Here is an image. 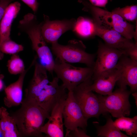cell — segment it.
<instances>
[{
    "instance_id": "6da1fadb",
    "label": "cell",
    "mask_w": 137,
    "mask_h": 137,
    "mask_svg": "<svg viewBox=\"0 0 137 137\" xmlns=\"http://www.w3.org/2000/svg\"><path fill=\"white\" fill-rule=\"evenodd\" d=\"M20 108L11 116L14 119L20 137H43L40 131L50 113L38 105L23 100Z\"/></svg>"
},
{
    "instance_id": "7a4b0ae2",
    "label": "cell",
    "mask_w": 137,
    "mask_h": 137,
    "mask_svg": "<svg viewBox=\"0 0 137 137\" xmlns=\"http://www.w3.org/2000/svg\"><path fill=\"white\" fill-rule=\"evenodd\" d=\"M42 22L39 23L34 14L29 13L19 22L18 27L28 35L33 49L36 52L40 63L47 71L53 74L55 64L53 53L42 36Z\"/></svg>"
},
{
    "instance_id": "3957f363",
    "label": "cell",
    "mask_w": 137,
    "mask_h": 137,
    "mask_svg": "<svg viewBox=\"0 0 137 137\" xmlns=\"http://www.w3.org/2000/svg\"><path fill=\"white\" fill-rule=\"evenodd\" d=\"M84 9L90 12L93 16V20L97 24L114 30L125 38L137 41V33L135 27L124 19L119 15L94 6L86 1L82 3Z\"/></svg>"
},
{
    "instance_id": "277c9868",
    "label": "cell",
    "mask_w": 137,
    "mask_h": 137,
    "mask_svg": "<svg viewBox=\"0 0 137 137\" xmlns=\"http://www.w3.org/2000/svg\"><path fill=\"white\" fill-rule=\"evenodd\" d=\"M51 45L53 54L59 60L67 63H83L87 66L93 67L95 55L87 52L86 47L81 41L71 40L66 45L60 44L58 42Z\"/></svg>"
},
{
    "instance_id": "5b68a950",
    "label": "cell",
    "mask_w": 137,
    "mask_h": 137,
    "mask_svg": "<svg viewBox=\"0 0 137 137\" xmlns=\"http://www.w3.org/2000/svg\"><path fill=\"white\" fill-rule=\"evenodd\" d=\"M54 72L68 91H72L81 83L92 78L93 67H75L56 58Z\"/></svg>"
},
{
    "instance_id": "8992f818",
    "label": "cell",
    "mask_w": 137,
    "mask_h": 137,
    "mask_svg": "<svg viewBox=\"0 0 137 137\" xmlns=\"http://www.w3.org/2000/svg\"><path fill=\"white\" fill-rule=\"evenodd\" d=\"M92 78L81 83L72 91L73 96L81 108L87 120L89 118H99L100 115H105L97 95L89 88Z\"/></svg>"
},
{
    "instance_id": "52a82bcc",
    "label": "cell",
    "mask_w": 137,
    "mask_h": 137,
    "mask_svg": "<svg viewBox=\"0 0 137 137\" xmlns=\"http://www.w3.org/2000/svg\"><path fill=\"white\" fill-rule=\"evenodd\" d=\"M131 93L127 88L119 87L110 95L97 96L106 114L109 113L113 117L118 118L130 115L129 97Z\"/></svg>"
},
{
    "instance_id": "ba28073f",
    "label": "cell",
    "mask_w": 137,
    "mask_h": 137,
    "mask_svg": "<svg viewBox=\"0 0 137 137\" xmlns=\"http://www.w3.org/2000/svg\"><path fill=\"white\" fill-rule=\"evenodd\" d=\"M123 54L125 55V51L110 47L99 41L97 58L93 67L92 80L112 72Z\"/></svg>"
},
{
    "instance_id": "9c48e42d",
    "label": "cell",
    "mask_w": 137,
    "mask_h": 137,
    "mask_svg": "<svg viewBox=\"0 0 137 137\" xmlns=\"http://www.w3.org/2000/svg\"><path fill=\"white\" fill-rule=\"evenodd\" d=\"M68 91L62 112L65 135L78 128L86 131L88 120L74 98L72 91Z\"/></svg>"
},
{
    "instance_id": "30bf717a",
    "label": "cell",
    "mask_w": 137,
    "mask_h": 137,
    "mask_svg": "<svg viewBox=\"0 0 137 137\" xmlns=\"http://www.w3.org/2000/svg\"><path fill=\"white\" fill-rule=\"evenodd\" d=\"M41 32L46 42L51 44L58 42V39L65 32L73 30L76 20L74 19L51 21L49 17L44 15Z\"/></svg>"
},
{
    "instance_id": "8fae6325",
    "label": "cell",
    "mask_w": 137,
    "mask_h": 137,
    "mask_svg": "<svg viewBox=\"0 0 137 137\" xmlns=\"http://www.w3.org/2000/svg\"><path fill=\"white\" fill-rule=\"evenodd\" d=\"M94 22L95 36L102 39L107 46L124 51L125 54L126 52L133 47L137 42H134L132 40L125 38L114 30L100 26Z\"/></svg>"
},
{
    "instance_id": "7c38bea8",
    "label": "cell",
    "mask_w": 137,
    "mask_h": 137,
    "mask_svg": "<svg viewBox=\"0 0 137 137\" xmlns=\"http://www.w3.org/2000/svg\"><path fill=\"white\" fill-rule=\"evenodd\" d=\"M117 63L121 69L120 77L117 82L119 87L126 88L128 85L131 93L137 92V61L123 54Z\"/></svg>"
},
{
    "instance_id": "4fadbf2b",
    "label": "cell",
    "mask_w": 137,
    "mask_h": 137,
    "mask_svg": "<svg viewBox=\"0 0 137 137\" xmlns=\"http://www.w3.org/2000/svg\"><path fill=\"white\" fill-rule=\"evenodd\" d=\"M65 99L61 100L54 107L50 113L48 122L40 131L48 137L64 136L62 112Z\"/></svg>"
},
{
    "instance_id": "5bb4252c",
    "label": "cell",
    "mask_w": 137,
    "mask_h": 137,
    "mask_svg": "<svg viewBox=\"0 0 137 137\" xmlns=\"http://www.w3.org/2000/svg\"><path fill=\"white\" fill-rule=\"evenodd\" d=\"M121 69L117 63L115 68L112 72L100 76L92 81L89 85V89L103 96L111 94L115 85L120 76Z\"/></svg>"
},
{
    "instance_id": "9a60e30c",
    "label": "cell",
    "mask_w": 137,
    "mask_h": 137,
    "mask_svg": "<svg viewBox=\"0 0 137 137\" xmlns=\"http://www.w3.org/2000/svg\"><path fill=\"white\" fill-rule=\"evenodd\" d=\"M36 60V58L34 57L29 67L20 74L18 80L5 87L6 96L4 101L7 107L10 108L21 104L23 100V87L25 76L28 71L34 65Z\"/></svg>"
},
{
    "instance_id": "2e32d148",
    "label": "cell",
    "mask_w": 137,
    "mask_h": 137,
    "mask_svg": "<svg viewBox=\"0 0 137 137\" xmlns=\"http://www.w3.org/2000/svg\"><path fill=\"white\" fill-rule=\"evenodd\" d=\"M21 4L18 2L10 4L7 7L0 22V44L10 38L11 26L20 9Z\"/></svg>"
},
{
    "instance_id": "e0dca14e",
    "label": "cell",
    "mask_w": 137,
    "mask_h": 137,
    "mask_svg": "<svg viewBox=\"0 0 137 137\" xmlns=\"http://www.w3.org/2000/svg\"><path fill=\"white\" fill-rule=\"evenodd\" d=\"M0 127L3 137H20L15 120L3 107H0Z\"/></svg>"
},
{
    "instance_id": "ac0fdd59",
    "label": "cell",
    "mask_w": 137,
    "mask_h": 137,
    "mask_svg": "<svg viewBox=\"0 0 137 137\" xmlns=\"http://www.w3.org/2000/svg\"><path fill=\"white\" fill-rule=\"evenodd\" d=\"M77 36L87 39L95 36V24L93 20L80 16L76 21L72 30Z\"/></svg>"
},
{
    "instance_id": "d6986e66",
    "label": "cell",
    "mask_w": 137,
    "mask_h": 137,
    "mask_svg": "<svg viewBox=\"0 0 137 137\" xmlns=\"http://www.w3.org/2000/svg\"><path fill=\"white\" fill-rule=\"evenodd\" d=\"M106 122L103 126L99 125L96 122L93 123L96 128L97 136L100 137H129L122 133L115 126L111 116L106 117Z\"/></svg>"
},
{
    "instance_id": "ffe728a7",
    "label": "cell",
    "mask_w": 137,
    "mask_h": 137,
    "mask_svg": "<svg viewBox=\"0 0 137 137\" xmlns=\"http://www.w3.org/2000/svg\"><path fill=\"white\" fill-rule=\"evenodd\" d=\"M114 124L120 131H125L128 135L137 137V116L132 118L123 116L117 118L114 121Z\"/></svg>"
},
{
    "instance_id": "44dd1931",
    "label": "cell",
    "mask_w": 137,
    "mask_h": 137,
    "mask_svg": "<svg viewBox=\"0 0 137 137\" xmlns=\"http://www.w3.org/2000/svg\"><path fill=\"white\" fill-rule=\"evenodd\" d=\"M9 72L12 75L20 74L25 70L24 62L17 54L12 55L7 63Z\"/></svg>"
},
{
    "instance_id": "7402d4cb",
    "label": "cell",
    "mask_w": 137,
    "mask_h": 137,
    "mask_svg": "<svg viewBox=\"0 0 137 137\" xmlns=\"http://www.w3.org/2000/svg\"><path fill=\"white\" fill-rule=\"evenodd\" d=\"M112 11L119 15L126 21L132 22L137 20L136 5L116 8Z\"/></svg>"
},
{
    "instance_id": "603a6c76",
    "label": "cell",
    "mask_w": 137,
    "mask_h": 137,
    "mask_svg": "<svg viewBox=\"0 0 137 137\" xmlns=\"http://www.w3.org/2000/svg\"><path fill=\"white\" fill-rule=\"evenodd\" d=\"M24 49L23 46L18 44L10 38L0 44V50L3 54L13 55L17 54Z\"/></svg>"
},
{
    "instance_id": "cb8c5ba5",
    "label": "cell",
    "mask_w": 137,
    "mask_h": 137,
    "mask_svg": "<svg viewBox=\"0 0 137 137\" xmlns=\"http://www.w3.org/2000/svg\"><path fill=\"white\" fill-rule=\"evenodd\" d=\"M65 137H90L86 134V131L82 129L78 128L76 129L71 131Z\"/></svg>"
},
{
    "instance_id": "d4e9b609",
    "label": "cell",
    "mask_w": 137,
    "mask_h": 137,
    "mask_svg": "<svg viewBox=\"0 0 137 137\" xmlns=\"http://www.w3.org/2000/svg\"><path fill=\"white\" fill-rule=\"evenodd\" d=\"M13 0H0V22L7 7Z\"/></svg>"
},
{
    "instance_id": "484cf974",
    "label": "cell",
    "mask_w": 137,
    "mask_h": 137,
    "mask_svg": "<svg viewBox=\"0 0 137 137\" xmlns=\"http://www.w3.org/2000/svg\"><path fill=\"white\" fill-rule=\"evenodd\" d=\"M35 13L36 12L38 9L39 4L37 0H21Z\"/></svg>"
},
{
    "instance_id": "4316f807",
    "label": "cell",
    "mask_w": 137,
    "mask_h": 137,
    "mask_svg": "<svg viewBox=\"0 0 137 137\" xmlns=\"http://www.w3.org/2000/svg\"><path fill=\"white\" fill-rule=\"evenodd\" d=\"M125 55L131 59L137 61V43L126 53Z\"/></svg>"
},
{
    "instance_id": "83f0119b",
    "label": "cell",
    "mask_w": 137,
    "mask_h": 137,
    "mask_svg": "<svg viewBox=\"0 0 137 137\" xmlns=\"http://www.w3.org/2000/svg\"><path fill=\"white\" fill-rule=\"evenodd\" d=\"M93 5L97 7H105L108 0H88Z\"/></svg>"
},
{
    "instance_id": "f1b7e54d",
    "label": "cell",
    "mask_w": 137,
    "mask_h": 137,
    "mask_svg": "<svg viewBox=\"0 0 137 137\" xmlns=\"http://www.w3.org/2000/svg\"><path fill=\"white\" fill-rule=\"evenodd\" d=\"M4 77L3 74H0V91H2L4 89L5 87L3 80Z\"/></svg>"
},
{
    "instance_id": "f546056e",
    "label": "cell",
    "mask_w": 137,
    "mask_h": 137,
    "mask_svg": "<svg viewBox=\"0 0 137 137\" xmlns=\"http://www.w3.org/2000/svg\"><path fill=\"white\" fill-rule=\"evenodd\" d=\"M132 95L134 98L135 99V103L137 106V92L132 93Z\"/></svg>"
},
{
    "instance_id": "4dcf8cb0",
    "label": "cell",
    "mask_w": 137,
    "mask_h": 137,
    "mask_svg": "<svg viewBox=\"0 0 137 137\" xmlns=\"http://www.w3.org/2000/svg\"><path fill=\"white\" fill-rule=\"evenodd\" d=\"M4 57V54L0 50V60H2Z\"/></svg>"
},
{
    "instance_id": "1f68e13d",
    "label": "cell",
    "mask_w": 137,
    "mask_h": 137,
    "mask_svg": "<svg viewBox=\"0 0 137 137\" xmlns=\"http://www.w3.org/2000/svg\"><path fill=\"white\" fill-rule=\"evenodd\" d=\"M0 137H3V134L1 131L0 127Z\"/></svg>"
},
{
    "instance_id": "d6a6232c",
    "label": "cell",
    "mask_w": 137,
    "mask_h": 137,
    "mask_svg": "<svg viewBox=\"0 0 137 137\" xmlns=\"http://www.w3.org/2000/svg\"></svg>"
}]
</instances>
